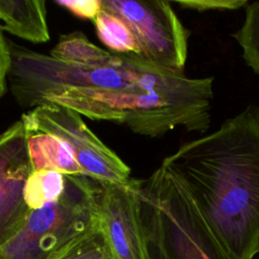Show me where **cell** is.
<instances>
[{
	"label": "cell",
	"instance_id": "cell-1",
	"mask_svg": "<svg viewBox=\"0 0 259 259\" xmlns=\"http://www.w3.org/2000/svg\"><path fill=\"white\" fill-rule=\"evenodd\" d=\"M180 176L228 259L259 250V110L249 105L164 159Z\"/></svg>",
	"mask_w": 259,
	"mask_h": 259
},
{
	"label": "cell",
	"instance_id": "cell-2",
	"mask_svg": "<svg viewBox=\"0 0 259 259\" xmlns=\"http://www.w3.org/2000/svg\"><path fill=\"white\" fill-rule=\"evenodd\" d=\"M213 78H189L184 73L157 67L147 82L117 91L71 88L46 96L94 120L125 124L138 135L157 138L181 126L204 134L210 126Z\"/></svg>",
	"mask_w": 259,
	"mask_h": 259
},
{
	"label": "cell",
	"instance_id": "cell-3",
	"mask_svg": "<svg viewBox=\"0 0 259 259\" xmlns=\"http://www.w3.org/2000/svg\"><path fill=\"white\" fill-rule=\"evenodd\" d=\"M138 197L153 259H228L185 183L164 160L139 179Z\"/></svg>",
	"mask_w": 259,
	"mask_h": 259
},
{
	"label": "cell",
	"instance_id": "cell-4",
	"mask_svg": "<svg viewBox=\"0 0 259 259\" xmlns=\"http://www.w3.org/2000/svg\"><path fill=\"white\" fill-rule=\"evenodd\" d=\"M99 186L84 175H66L62 196L31 210L21 229L0 247V259H51L100 229Z\"/></svg>",
	"mask_w": 259,
	"mask_h": 259
},
{
	"label": "cell",
	"instance_id": "cell-5",
	"mask_svg": "<svg viewBox=\"0 0 259 259\" xmlns=\"http://www.w3.org/2000/svg\"><path fill=\"white\" fill-rule=\"evenodd\" d=\"M7 40L11 54L8 85L14 99L23 108H34L46 96L71 88L117 91L139 86V70L127 56L119 55L112 66L87 67Z\"/></svg>",
	"mask_w": 259,
	"mask_h": 259
},
{
	"label": "cell",
	"instance_id": "cell-6",
	"mask_svg": "<svg viewBox=\"0 0 259 259\" xmlns=\"http://www.w3.org/2000/svg\"><path fill=\"white\" fill-rule=\"evenodd\" d=\"M101 5L130 27L142 58L158 67L184 73L189 30L170 1L101 0Z\"/></svg>",
	"mask_w": 259,
	"mask_h": 259
},
{
	"label": "cell",
	"instance_id": "cell-7",
	"mask_svg": "<svg viewBox=\"0 0 259 259\" xmlns=\"http://www.w3.org/2000/svg\"><path fill=\"white\" fill-rule=\"evenodd\" d=\"M27 133H48L64 140L73 151L83 175L98 182L124 184L130 167L107 147L76 111L56 103H44L22 114Z\"/></svg>",
	"mask_w": 259,
	"mask_h": 259
},
{
	"label": "cell",
	"instance_id": "cell-8",
	"mask_svg": "<svg viewBox=\"0 0 259 259\" xmlns=\"http://www.w3.org/2000/svg\"><path fill=\"white\" fill-rule=\"evenodd\" d=\"M98 182V181H97ZM139 179L98 182L100 231L112 259H153L138 197Z\"/></svg>",
	"mask_w": 259,
	"mask_h": 259
},
{
	"label": "cell",
	"instance_id": "cell-9",
	"mask_svg": "<svg viewBox=\"0 0 259 259\" xmlns=\"http://www.w3.org/2000/svg\"><path fill=\"white\" fill-rule=\"evenodd\" d=\"M32 171L27 131L19 119L0 133V247L21 229L31 211L23 190Z\"/></svg>",
	"mask_w": 259,
	"mask_h": 259
},
{
	"label": "cell",
	"instance_id": "cell-10",
	"mask_svg": "<svg viewBox=\"0 0 259 259\" xmlns=\"http://www.w3.org/2000/svg\"><path fill=\"white\" fill-rule=\"evenodd\" d=\"M3 31L33 44L47 42L50 31L44 0H0Z\"/></svg>",
	"mask_w": 259,
	"mask_h": 259
},
{
	"label": "cell",
	"instance_id": "cell-11",
	"mask_svg": "<svg viewBox=\"0 0 259 259\" xmlns=\"http://www.w3.org/2000/svg\"><path fill=\"white\" fill-rule=\"evenodd\" d=\"M27 150L34 170H54L66 175H83L69 145L48 133H27Z\"/></svg>",
	"mask_w": 259,
	"mask_h": 259
},
{
	"label": "cell",
	"instance_id": "cell-12",
	"mask_svg": "<svg viewBox=\"0 0 259 259\" xmlns=\"http://www.w3.org/2000/svg\"><path fill=\"white\" fill-rule=\"evenodd\" d=\"M51 56L58 60L87 67L112 66L118 60L117 54L94 45L79 30L62 34L51 51Z\"/></svg>",
	"mask_w": 259,
	"mask_h": 259
},
{
	"label": "cell",
	"instance_id": "cell-13",
	"mask_svg": "<svg viewBox=\"0 0 259 259\" xmlns=\"http://www.w3.org/2000/svg\"><path fill=\"white\" fill-rule=\"evenodd\" d=\"M93 21L98 38L111 53L117 55H141L136 37L120 18L102 9Z\"/></svg>",
	"mask_w": 259,
	"mask_h": 259
},
{
	"label": "cell",
	"instance_id": "cell-14",
	"mask_svg": "<svg viewBox=\"0 0 259 259\" xmlns=\"http://www.w3.org/2000/svg\"><path fill=\"white\" fill-rule=\"evenodd\" d=\"M66 174L54 170H34L24 185V201L30 210H35L57 201L65 191Z\"/></svg>",
	"mask_w": 259,
	"mask_h": 259
},
{
	"label": "cell",
	"instance_id": "cell-15",
	"mask_svg": "<svg viewBox=\"0 0 259 259\" xmlns=\"http://www.w3.org/2000/svg\"><path fill=\"white\" fill-rule=\"evenodd\" d=\"M233 36L242 49L247 66L259 75V1L245 6V19Z\"/></svg>",
	"mask_w": 259,
	"mask_h": 259
},
{
	"label": "cell",
	"instance_id": "cell-16",
	"mask_svg": "<svg viewBox=\"0 0 259 259\" xmlns=\"http://www.w3.org/2000/svg\"><path fill=\"white\" fill-rule=\"evenodd\" d=\"M51 259H112L100 229L82 237Z\"/></svg>",
	"mask_w": 259,
	"mask_h": 259
},
{
	"label": "cell",
	"instance_id": "cell-17",
	"mask_svg": "<svg viewBox=\"0 0 259 259\" xmlns=\"http://www.w3.org/2000/svg\"><path fill=\"white\" fill-rule=\"evenodd\" d=\"M171 3L177 4L183 9H190L199 12L204 11H227L245 8L249 3L247 0H180Z\"/></svg>",
	"mask_w": 259,
	"mask_h": 259
},
{
	"label": "cell",
	"instance_id": "cell-18",
	"mask_svg": "<svg viewBox=\"0 0 259 259\" xmlns=\"http://www.w3.org/2000/svg\"><path fill=\"white\" fill-rule=\"evenodd\" d=\"M56 3L82 19L94 20L102 10L101 0H56Z\"/></svg>",
	"mask_w": 259,
	"mask_h": 259
},
{
	"label": "cell",
	"instance_id": "cell-19",
	"mask_svg": "<svg viewBox=\"0 0 259 259\" xmlns=\"http://www.w3.org/2000/svg\"><path fill=\"white\" fill-rule=\"evenodd\" d=\"M11 66V54L8 40L0 26V99L4 95L8 83V73Z\"/></svg>",
	"mask_w": 259,
	"mask_h": 259
},
{
	"label": "cell",
	"instance_id": "cell-20",
	"mask_svg": "<svg viewBox=\"0 0 259 259\" xmlns=\"http://www.w3.org/2000/svg\"><path fill=\"white\" fill-rule=\"evenodd\" d=\"M258 253H259V250H258Z\"/></svg>",
	"mask_w": 259,
	"mask_h": 259
}]
</instances>
